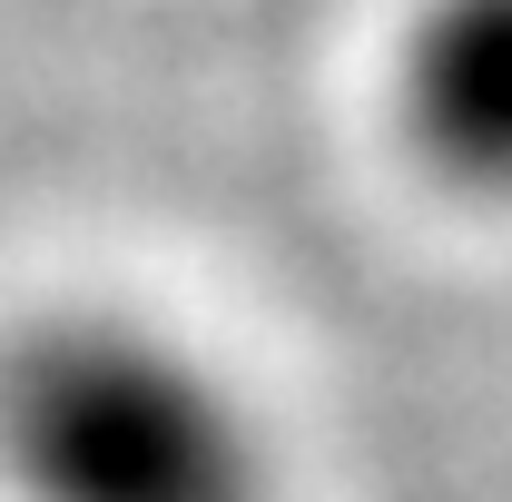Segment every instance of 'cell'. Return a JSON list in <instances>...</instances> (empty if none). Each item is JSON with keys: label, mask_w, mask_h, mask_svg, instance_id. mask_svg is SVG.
<instances>
[{"label": "cell", "mask_w": 512, "mask_h": 502, "mask_svg": "<svg viewBox=\"0 0 512 502\" xmlns=\"http://www.w3.org/2000/svg\"><path fill=\"white\" fill-rule=\"evenodd\" d=\"M404 148L463 197H512V0H424L394 50Z\"/></svg>", "instance_id": "cell-2"}, {"label": "cell", "mask_w": 512, "mask_h": 502, "mask_svg": "<svg viewBox=\"0 0 512 502\" xmlns=\"http://www.w3.org/2000/svg\"><path fill=\"white\" fill-rule=\"evenodd\" d=\"M10 502H276V434L148 306H40L0 335Z\"/></svg>", "instance_id": "cell-1"}]
</instances>
